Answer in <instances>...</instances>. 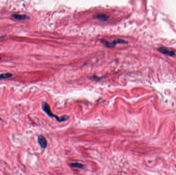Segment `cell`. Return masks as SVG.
<instances>
[{
	"mask_svg": "<svg viewBox=\"0 0 176 175\" xmlns=\"http://www.w3.org/2000/svg\"><path fill=\"white\" fill-rule=\"evenodd\" d=\"M38 142L40 147L43 149H45L47 145V139L42 134H40L38 138Z\"/></svg>",
	"mask_w": 176,
	"mask_h": 175,
	"instance_id": "obj_3",
	"label": "cell"
},
{
	"mask_svg": "<svg viewBox=\"0 0 176 175\" xmlns=\"http://www.w3.org/2000/svg\"><path fill=\"white\" fill-rule=\"evenodd\" d=\"M42 110L44 111L45 113L47 114V115L50 117H54L56 119L57 121L58 122H64L67 121V120L69 119V117L67 116H64L61 117H58L57 116L53 114V113L52 112L50 106L47 104V102H43L42 103Z\"/></svg>",
	"mask_w": 176,
	"mask_h": 175,
	"instance_id": "obj_1",
	"label": "cell"
},
{
	"mask_svg": "<svg viewBox=\"0 0 176 175\" xmlns=\"http://www.w3.org/2000/svg\"><path fill=\"white\" fill-rule=\"evenodd\" d=\"M100 41L103 44H104L106 47H107L108 48L114 47L115 46V45H117V44H125L127 43V42L122 39L114 40V41H112V42L107 41L105 40H101Z\"/></svg>",
	"mask_w": 176,
	"mask_h": 175,
	"instance_id": "obj_2",
	"label": "cell"
},
{
	"mask_svg": "<svg viewBox=\"0 0 176 175\" xmlns=\"http://www.w3.org/2000/svg\"><path fill=\"white\" fill-rule=\"evenodd\" d=\"M13 76V74L10 73H5L0 74V80H5L11 78Z\"/></svg>",
	"mask_w": 176,
	"mask_h": 175,
	"instance_id": "obj_7",
	"label": "cell"
},
{
	"mask_svg": "<svg viewBox=\"0 0 176 175\" xmlns=\"http://www.w3.org/2000/svg\"><path fill=\"white\" fill-rule=\"evenodd\" d=\"M0 59H1V57H0Z\"/></svg>",
	"mask_w": 176,
	"mask_h": 175,
	"instance_id": "obj_9",
	"label": "cell"
},
{
	"mask_svg": "<svg viewBox=\"0 0 176 175\" xmlns=\"http://www.w3.org/2000/svg\"><path fill=\"white\" fill-rule=\"evenodd\" d=\"M70 165L72 167L77 168H79V169H82L83 167H84V165L79 163H71V164H70Z\"/></svg>",
	"mask_w": 176,
	"mask_h": 175,
	"instance_id": "obj_8",
	"label": "cell"
},
{
	"mask_svg": "<svg viewBox=\"0 0 176 175\" xmlns=\"http://www.w3.org/2000/svg\"><path fill=\"white\" fill-rule=\"evenodd\" d=\"M11 16L13 18L18 20H24L28 19V17L24 15H18V14H13V15H11Z\"/></svg>",
	"mask_w": 176,
	"mask_h": 175,
	"instance_id": "obj_6",
	"label": "cell"
},
{
	"mask_svg": "<svg viewBox=\"0 0 176 175\" xmlns=\"http://www.w3.org/2000/svg\"><path fill=\"white\" fill-rule=\"evenodd\" d=\"M94 18L95 19L99 20V21L103 22V21H107L108 19L109 18V16L107 15H106V14L99 13V14H96V15H95L94 16Z\"/></svg>",
	"mask_w": 176,
	"mask_h": 175,
	"instance_id": "obj_5",
	"label": "cell"
},
{
	"mask_svg": "<svg viewBox=\"0 0 176 175\" xmlns=\"http://www.w3.org/2000/svg\"><path fill=\"white\" fill-rule=\"evenodd\" d=\"M158 51H159L161 53L164 54H166V55L169 56H173L175 54L174 51L170 50L168 48L166 47H160V48H159Z\"/></svg>",
	"mask_w": 176,
	"mask_h": 175,
	"instance_id": "obj_4",
	"label": "cell"
}]
</instances>
